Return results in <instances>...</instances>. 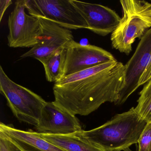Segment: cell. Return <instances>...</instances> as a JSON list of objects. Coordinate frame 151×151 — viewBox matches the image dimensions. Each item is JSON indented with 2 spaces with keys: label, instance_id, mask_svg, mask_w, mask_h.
Instances as JSON below:
<instances>
[{
  "label": "cell",
  "instance_id": "cell-1",
  "mask_svg": "<svg viewBox=\"0 0 151 151\" xmlns=\"http://www.w3.org/2000/svg\"><path fill=\"white\" fill-rule=\"evenodd\" d=\"M125 81L124 65L105 63L55 82L53 102L74 115H88L105 102L119 105Z\"/></svg>",
  "mask_w": 151,
  "mask_h": 151
},
{
  "label": "cell",
  "instance_id": "cell-2",
  "mask_svg": "<svg viewBox=\"0 0 151 151\" xmlns=\"http://www.w3.org/2000/svg\"><path fill=\"white\" fill-rule=\"evenodd\" d=\"M148 123L141 118L134 107L117 114L103 125L82 133L105 151H121L138 144Z\"/></svg>",
  "mask_w": 151,
  "mask_h": 151
},
{
  "label": "cell",
  "instance_id": "cell-3",
  "mask_svg": "<svg viewBox=\"0 0 151 151\" xmlns=\"http://www.w3.org/2000/svg\"><path fill=\"white\" fill-rule=\"evenodd\" d=\"M120 2L122 17L110 39L113 48L128 55L136 39L141 40L151 29V3L137 0H121Z\"/></svg>",
  "mask_w": 151,
  "mask_h": 151
},
{
  "label": "cell",
  "instance_id": "cell-4",
  "mask_svg": "<svg viewBox=\"0 0 151 151\" xmlns=\"http://www.w3.org/2000/svg\"><path fill=\"white\" fill-rule=\"evenodd\" d=\"M0 92L19 121L38 126L42 110L47 102L37 93L12 81L1 66Z\"/></svg>",
  "mask_w": 151,
  "mask_h": 151
},
{
  "label": "cell",
  "instance_id": "cell-5",
  "mask_svg": "<svg viewBox=\"0 0 151 151\" xmlns=\"http://www.w3.org/2000/svg\"><path fill=\"white\" fill-rule=\"evenodd\" d=\"M29 14L48 19L69 29H87L83 17L70 0H25Z\"/></svg>",
  "mask_w": 151,
  "mask_h": 151
},
{
  "label": "cell",
  "instance_id": "cell-6",
  "mask_svg": "<svg viewBox=\"0 0 151 151\" xmlns=\"http://www.w3.org/2000/svg\"><path fill=\"white\" fill-rule=\"evenodd\" d=\"M25 0H18L9 17L8 45L10 47H33L40 33L39 18L26 14Z\"/></svg>",
  "mask_w": 151,
  "mask_h": 151
},
{
  "label": "cell",
  "instance_id": "cell-7",
  "mask_svg": "<svg viewBox=\"0 0 151 151\" xmlns=\"http://www.w3.org/2000/svg\"><path fill=\"white\" fill-rule=\"evenodd\" d=\"M66 49L62 78L116 60L111 53L101 47L82 45L75 40L70 43Z\"/></svg>",
  "mask_w": 151,
  "mask_h": 151
},
{
  "label": "cell",
  "instance_id": "cell-8",
  "mask_svg": "<svg viewBox=\"0 0 151 151\" xmlns=\"http://www.w3.org/2000/svg\"><path fill=\"white\" fill-rule=\"evenodd\" d=\"M40 33L37 43L21 55L22 59H37L45 57L74 41L71 30L63 28L48 19L39 18Z\"/></svg>",
  "mask_w": 151,
  "mask_h": 151
},
{
  "label": "cell",
  "instance_id": "cell-9",
  "mask_svg": "<svg viewBox=\"0 0 151 151\" xmlns=\"http://www.w3.org/2000/svg\"><path fill=\"white\" fill-rule=\"evenodd\" d=\"M151 60V29L140 40L135 52L124 65L125 81L119 105L125 102L139 86L140 78Z\"/></svg>",
  "mask_w": 151,
  "mask_h": 151
},
{
  "label": "cell",
  "instance_id": "cell-10",
  "mask_svg": "<svg viewBox=\"0 0 151 151\" xmlns=\"http://www.w3.org/2000/svg\"><path fill=\"white\" fill-rule=\"evenodd\" d=\"M37 132L65 135L82 131V126L76 116L52 102H47L42 110Z\"/></svg>",
  "mask_w": 151,
  "mask_h": 151
},
{
  "label": "cell",
  "instance_id": "cell-11",
  "mask_svg": "<svg viewBox=\"0 0 151 151\" xmlns=\"http://www.w3.org/2000/svg\"><path fill=\"white\" fill-rule=\"evenodd\" d=\"M86 22L87 29L101 36L112 33L121 17L113 9L98 4L70 0Z\"/></svg>",
  "mask_w": 151,
  "mask_h": 151
},
{
  "label": "cell",
  "instance_id": "cell-12",
  "mask_svg": "<svg viewBox=\"0 0 151 151\" xmlns=\"http://www.w3.org/2000/svg\"><path fill=\"white\" fill-rule=\"evenodd\" d=\"M0 132L6 135L23 151H66L41 137L37 132L24 131L12 125L0 124Z\"/></svg>",
  "mask_w": 151,
  "mask_h": 151
},
{
  "label": "cell",
  "instance_id": "cell-13",
  "mask_svg": "<svg viewBox=\"0 0 151 151\" xmlns=\"http://www.w3.org/2000/svg\"><path fill=\"white\" fill-rule=\"evenodd\" d=\"M82 131L65 135L38 133L47 141L66 151H105L85 137Z\"/></svg>",
  "mask_w": 151,
  "mask_h": 151
},
{
  "label": "cell",
  "instance_id": "cell-14",
  "mask_svg": "<svg viewBox=\"0 0 151 151\" xmlns=\"http://www.w3.org/2000/svg\"><path fill=\"white\" fill-rule=\"evenodd\" d=\"M66 54V47H62L47 56L37 59L43 64L48 82L55 83L62 78Z\"/></svg>",
  "mask_w": 151,
  "mask_h": 151
},
{
  "label": "cell",
  "instance_id": "cell-15",
  "mask_svg": "<svg viewBox=\"0 0 151 151\" xmlns=\"http://www.w3.org/2000/svg\"><path fill=\"white\" fill-rule=\"evenodd\" d=\"M137 114L148 123H151V80L145 84L139 93L137 105L134 108Z\"/></svg>",
  "mask_w": 151,
  "mask_h": 151
},
{
  "label": "cell",
  "instance_id": "cell-16",
  "mask_svg": "<svg viewBox=\"0 0 151 151\" xmlns=\"http://www.w3.org/2000/svg\"><path fill=\"white\" fill-rule=\"evenodd\" d=\"M138 144V151H151V123H147Z\"/></svg>",
  "mask_w": 151,
  "mask_h": 151
},
{
  "label": "cell",
  "instance_id": "cell-17",
  "mask_svg": "<svg viewBox=\"0 0 151 151\" xmlns=\"http://www.w3.org/2000/svg\"><path fill=\"white\" fill-rule=\"evenodd\" d=\"M0 151H23L6 135L0 132Z\"/></svg>",
  "mask_w": 151,
  "mask_h": 151
},
{
  "label": "cell",
  "instance_id": "cell-18",
  "mask_svg": "<svg viewBox=\"0 0 151 151\" xmlns=\"http://www.w3.org/2000/svg\"><path fill=\"white\" fill-rule=\"evenodd\" d=\"M151 80V60L145 72L140 78L139 86L145 85Z\"/></svg>",
  "mask_w": 151,
  "mask_h": 151
},
{
  "label": "cell",
  "instance_id": "cell-19",
  "mask_svg": "<svg viewBox=\"0 0 151 151\" xmlns=\"http://www.w3.org/2000/svg\"><path fill=\"white\" fill-rule=\"evenodd\" d=\"M12 4L11 0H0V22H1L6 10Z\"/></svg>",
  "mask_w": 151,
  "mask_h": 151
}]
</instances>
